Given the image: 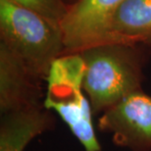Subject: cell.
<instances>
[{
    "label": "cell",
    "mask_w": 151,
    "mask_h": 151,
    "mask_svg": "<svg viewBox=\"0 0 151 151\" xmlns=\"http://www.w3.org/2000/svg\"><path fill=\"white\" fill-rule=\"evenodd\" d=\"M145 46L109 42L80 52L86 64L83 90L93 114H102L124 97L141 90L148 56Z\"/></svg>",
    "instance_id": "cell-1"
},
{
    "label": "cell",
    "mask_w": 151,
    "mask_h": 151,
    "mask_svg": "<svg viewBox=\"0 0 151 151\" xmlns=\"http://www.w3.org/2000/svg\"><path fill=\"white\" fill-rule=\"evenodd\" d=\"M0 42L43 81L52 62L65 52L59 25L9 0H0Z\"/></svg>",
    "instance_id": "cell-2"
},
{
    "label": "cell",
    "mask_w": 151,
    "mask_h": 151,
    "mask_svg": "<svg viewBox=\"0 0 151 151\" xmlns=\"http://www.w3.org/2000/svg\"><path fill=\"white\" fill-rule=\"evenodd\" d=\"M97 126L117 145L151 151V96L142 89L131 93L100 114Z\"/></svg>",
    "instance_id": "cell-3"
},
{
    "label": "cell",
    "mask_w": 151,
    "mask_h": 151,
    "mask_svg": "<svg viewBox=\"0 0 151 151\" xmlns=\"http://www.w3.org/2000/svg\"><path fill=\"white\" fill-rule=\"evenodd\" d=\"M124 0H77L69 6L60 23L64 53L81 52L106 42L107 29L115 11Z\"/></svg>",
    "instance_id": "cell-4"
},
{
    "label": "cell",
    "mask_w": 151,
    "mask_h": 151,
    "mask_svg": "<svg viewBox=\"0 0 151 151\" xmlns=\"http://www.w3.org/2000/svg\"><path fill=\"white\" fill-rule=\"evenodd\" d=\"M43 81L0 42V113L43 105Z\"/></svg>",
    "instance_id": "cell-5"
},
{
    "label": "cell",
    "mask_w": 151,
    "mask_h": 151,
    "mask_svg": "<svg viewBox=\"0 0 151 151\" xmlns=\"http://www.w3.org/2000/svg\"><path fill=\"white\" fill-rule=\"evenodd\" d=\"M45 108L61 118L86 151H101L92 121L93 111L84 90L45 93Z\"/></svg>",
    "instance_id": "cell-6"
},
{
    "label": "cell",
    "mask_w": 151,
    "mask_h": 151,
    "mask_svg": "<svg viewBox=\"0 0 151 151\" xmlns=\"http://www.w3.org/2000/svg\"><path fill=\"white\" fill-rule=\"evenodd\" d=\"M52 111L44 105L1 114L0 151H24L28 144L55 127Z\"/></svg>",
    "instance_id": "cell-7"
},
{
    "label": "cell",
    "mask_w": 151,
    "mask_h": 151,
    "mask_svg": "<svg viewBox=\"0 0 151 151\" xmlns=\"http://www.w3.org/2000/svg\"><path fill=\"white\" fill-rule=\"evenodd\" d=\"M109 42L151 45V0H124L109 22Z\"/></svg>",
    "instance_id": "cell-8"
},
{
    "label": "cell",
    "mask_w": 151,
    "mask_h": 151,
    "mask_svg": "<svg viewBox=\"0 0 151 151\" xmlns=\"http://www.w3.org/2000/svg\"><path fill=\"white\" fill-rule=\"evenodd\" d=\"M9 1L37 12L59 26L69 8V5L64 0H9Z\"/></svg>",
    "instance_id": "cell-9"
},
{
    "label": "cell",
    "mask_w": 151,
    "mask_h": 151,
    "mask_svg": "<svg viewBox=\"0 0 151 151\" xmlns=\"http://www.w3.org/2000/svg\"><path fill=\"white\" fill-rule=\"evenodd\" d=\"M64 1H65L66 3H67V4H68L69 6H70V5L73 4V3H75L76 1H77V0H64Z\"/></svg>",
    "instance_id": "cell-10"
}]
</instances>
